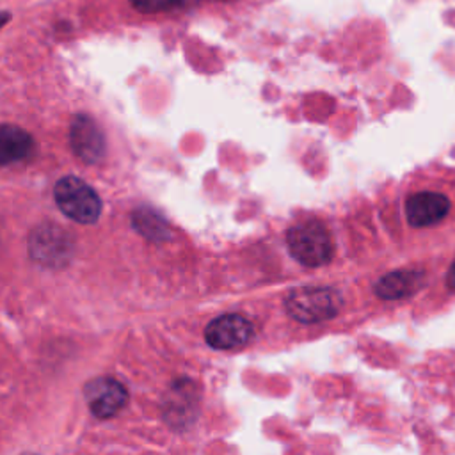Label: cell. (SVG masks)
I'll use <instances>...</instances> for the list:
<instances>
[{
    "mask_svg": "<svg viewBox=\"0 0 455 455\" xmlns=\"http://www.w3.org/2000/svg\"><path fill=\"white\" fill-rule=\"evenodd\" d=\"M341 306V293L331 286H299L284 299L288 315L302 323L325 322L336 316Z\"/></svg>",
    "mask_w": 455,
    "mask_h": 455,
    "instance_id": "6da1fadb",
    "label": "cell"
},
{
    "mask_svg": "<svg viewBox=\"0 0 455 455\" xmlns=\"http://www.w3.org/2000/svg\"><path fill=\"white\" fill-rule=\"evenodd\" d=\"M130 2L137 11L153 14V12H164L176 7L180 0H130Z\"/></svg>",
    "mask_w": 455,
    "mask_h": 455,
    "instance_id": "7c38bea8",
    "label": "cell"
},
{
    "mask_svg": "<svg viewBox=\"0 0 455 455\" xmlns=\"http://www.w3.org/2000/svg\"><path fill=\"white\" fill-rule=\"evenodd\" d=\"M69 142L75 155L85 164H96L105 153V137L92 117L76 114L69 124Z\"/></svg>",
    "mask_w": 455,
    "mask_h": 455,
    "instance_id": "52a82bcc",
    "label": "cell"
},
{
    "mask_svg": "<svg viewBox=\"0 0 455 455\" xmlns=\"http://www.w3.org/2000/svg\"><path fill=\"white\" fill-rule=\"evenodd\" d=\"M450 208V199L437 192H418L412 194L405 203L407 220L414 228L437 224L448 215Z\"/></svg>",
    "mask_w": 455,
    "mask_h": 455,
    "instance_id": "ba28073f",
    "label": "cell"
},
{
    "mask_svg": "<svg viewBox=\"0 0 455 455\" xmlns=\"http://www.w3.org/2000/svg\"><path fill=\"white\" fill-rule=\"evenodd\" d=\"M34 149V139L16 124H0V167L25 160Z\"/></svg>",
    "mask_w": 455,
    "mask_h": 455,
    "instance_id": "30bf717a",
    "label": "cell"
},
{
    "mask_svg": "<svg viewBox=\"0 0 455 455\" xmlns=\"http://www.w3.org/2000/svg\"><path fill=\"white\" fill-rule=\"evenodd\" d=\"M28 252L41 265L60 267L71 256V242L60 226L44 224L32 231L28 238Z\"/></svg>",
    "mask_w": 455,
    "mask_h": 455,
    "instance_id": "277c9868",
    "label": "cell"
},
{
    "mask_svg": "<svg viewBox=\"0 0 455 455\" xmlns=\"http://www.w3.org/2000/svg\"><path fill=\"white\" fill-rule=\"evenodd\" d=\"M9 20V14L7 12H0V27Z\"/></svg>",
    "mask_w": 455,
    "mask_h": 455,
    "instance_id": "5bb4252c",
    "label": "cell"
},
{
    "mask_svg": "<svg viewBox=\"0 0 455 455\" xmlns=\"http://www.w3.org/2000/svg\"><path fill=\"white\" fill-rule=\"evenodd\" d=\"M53 197L59 210L80 222V224H92L98 220L101 212L100 196L94 192L91 185L82 181L76 176H64L55 183Z\"/></svg>",
    "mask_w": 455,
    "mask_h": 455,
    "instance_id": "3957f363",
    "label": "cell"
},
{
    "mask_svg": "<svg viewBox=\"0 0 455 455\" xmlns=\"http://www.w3.org/2000/svg\"><path fill=\"white\" fill-rule=\"evenodd\" d=\"M254 338V325L242 315L228 313L213 318L204 329V339L217 350L245 347Z\"/></svg>",
    "mask_w": 455,
    "mask_h": 455,
    "instance_id": "5b68a950",
    "label": "cell"
},
{
    "mask_svg": "<svg viewBox=\"0 0 455 455\" xmlns=\"http://www.w3.org/2000/svg\"><path fill=\"white\" fill-rule=\"evenodd\" d=\"M291 256L306 267L327 265L334 256V245L329 231L318 220H304L293 226L286 235Z\"/></svg>",
    "mask_w": 455,
    "mask_h": 455,
    "instance_id": "7a4b0ae2",
    "label": "cell"
},
{
    "mask_svg": "<svg viewBox=\"0 0 455 455\" xmlns=\"http://www.w3.org/2000/svg\"><path fill=\"white\" fill-rule=\"evenodd\" d=\"M84 396L87 407L96 418H112L128 402V393L123 384L110 377H98L85 384Z\"/></svg>",
    "mask_w": 455,
    "mask_h": 455,
    "instance_id": "8992f818",
    "label": "cell"
},
{
    "mask_svg": "<svg viewBox=\"0 0 455 455\" xmlns=\"http://www.w3.org/2000/svg\"><path fill=\"white\" fill-rule=\"evenodd\" d=\"M132 220H133L135 229L151 240H162L169 235V228H167L165 220L151 210H146V208L137 210L133 213Z\"/></svg>",
    "mask_w": 455,
    "mask_h": 455,
    "instance_id": "8fae6325",
    "label": "cell"
},
{
    "mask_svg": "<svg viewBox=\"0 0 455 455\" xmlns=\"http://www.w3.org/2000/svg\"><path fill=\"white\" fill-rule=\"evenodd\" d=\"M425 283L421 270H396L382 275L375 283V293L386 300H398L414 295Z\"/></svg>",
    "mask_w": 455,
    "mask_h": 455,
    "instance_id": "9c48e42d",
    "label": "cell"
},
{
    "mask_svg": "<svg viewBox=\"0 0 455 455\" xmlns=\"http://www.w3.org/2000/svg\"><path fill=\"white\" fill-rule=\"evenodd\" d=\"M446 284H448L450 290L455 291V259H453V263H451V267H450V270L446 274Z\"/></svg>",
    "mask_w": 455,
    "mask_h": 455,
    "instance_id": "4fadbf2b",
    "label": "cell"
}]
</instances>
